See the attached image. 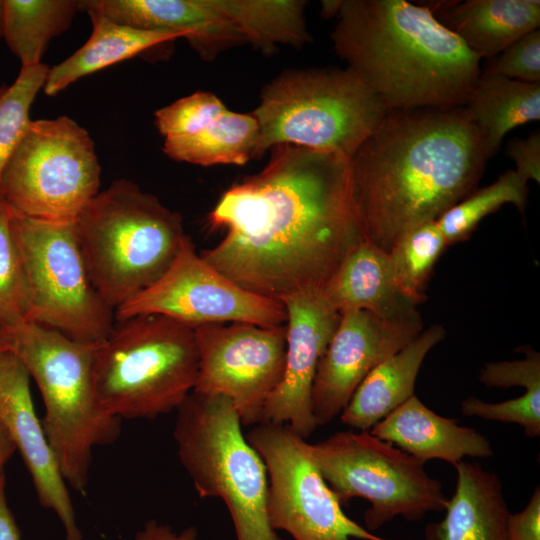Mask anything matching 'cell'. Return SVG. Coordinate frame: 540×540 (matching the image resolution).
Here are the masks:
<instances>
[{
	"label": "cell",
	"instance_id": "9a60e30c",
	"mask_svg": "<svg viewBox=\"0 0 540 540\" xmlns=\"http://www.w3.org/2000/svg\"><path fill=\"white\" fill-rule=\"evenodd\" d=\"M422 330L419 313L398 320L364 310L341 314L313 383L311 402L317 426L341 414L363 379Z\"/></svg>",
	"mask_w": 540,
	"mask_h": 540
},
{
	"label": "cell",
	"instance_id": "7bdbcfd3",
	"mask_svg": "<svg viewBox=\"0 0 540 540\" xmlns=\"http://www.w3.org/2000/svg\"><path fill=\"white\" fill-rule=\"evenodd\" d=\"M3 351H7V348L4 345V343L0 340V353L3 352Z\"/></svg>",
	"mask_w": 540,
	"mask_h": 540
},
{
	"label": "cell",
	"instance_id": "8fae6325",
	"mask_svg": "<svg viewBox=\"0 0 540 540\" xmlns=\"http://www.w3.org/2000/svg\"><path fill=\"white\" fill-rule=\"evenodd\" d=\"M10 228L30 291L28 322L83 343L104 340L114 310L91 280L75 223L43 222L11 211Z\"/></svg>",
	"mask_w": 540,
	"mask_h": 540
},
{
	"label": "cell",
	"instance_id": "9c48e42d",
	"mask_svg": "<svg viewBox=\"0 0 540 540\" xmlns=\"http://www.w3.org/2000/svg\"><path fill=\"white\" fill-rule=\"evenodd\" d=\"M89 133L68 116L31 120L0 175V198L33 220L73 224L99 193Z\"/></svg>",
	"mask_w": 540,
	"mask_h": 540
},
{
	"label": "cell",
	"instance_id": "8d00e7d4",
	"mask_svg": "<svg viewBox=\"0 0 540 540\" xmlns=\"http://www.w3.org/2000/svg\"><path fill=\"white\" fill-rule=\"evenodd\" d=\"M507 540H540V488L536 486L526 507L509 515Z\"/></svg>",
	"mask_w": 540,
	"mask_h": 540
},
{
	"label": "cell",
	"instance_id": "f35d334b",
	"mask_svg": "<svg viewBox=\"0 0 540 540\" xmlns=\"http://www.w3.org/2000/svg\"><path fill=\"white\" fill-rule=\"evenodd\" d=\"M0 540H21V533L6 499V476L0 469Z\"/></svg>",
	"mask_w": 540,
	"mask_h": 540
},
{
	"label": "cell",
	"instance_id": "4316f807",
	"mask_svg": "<svg viewBox=\"0 0 540 540\" xmlns=\"http://www.w3.org/2000/svg\"><path fill=\"white\" fill-rule=\"evenodd\" d=\"M235 27L244 42L263 52L278 44L301 46L310 42L300 0H211Z\"/></svg>",
	"mask_w": 540,
	"mask_h": 540
},
{
	"label": "cell",
	"instance_id": "30bf717a",
	"mask_svg": "<svg viewBox=\"0 0 540 540\" xmlns=\"http://www.w3.org/2000/svg\"><path fill=\"white\" fill-rule=\"evenodd\" d=\"M310 451L341 505L356 497L370 502L364 513L370 532L397 516L419 521L446 507L442 485L425 463L369 431H339L310 444Z\"/></svg>",
	"mask_w": 540,
	"mask_h": 540
},
{
	"label": "cell",
	"instance_id": "f546056e",
	"mask_svg": "<svg viewBox=\"0 0 540 540\" xmlns=\"http://www.w3.org/2000/svg\"><path fill=\"white\" fill-rule=\"evenodd\" d=\"M527 183L514 170H508L489 186L473 191L445 211L436 221L447 245L469 237L484 217L506 203L515 205L523 213Z\"/></svg>",
	"mask_w": 540,
	"mask_h": 540
},
{
	"label": "cell",
	"instance_id": "e0dca14e",
	"mask_svg": "<svg viewBox=\"0 0 540 540\" xmlns=\"http://www.w3.org/2000/svg\"><path fill=\"white\" fill-rule=\"evenodd\" d=\"M155 125L173 160L212 166L244 165L254 158L255 117L228 109L211 92L198 91L157 110Z\"/></svg>",
	"mask_w": 540,
	"mask_h": 540
},
{
	"label": "cell",
	"instance_id": "d6986e66",
	"mask_svg": "<svg viewBox=\"0 0 540 540\" xmlns=\"http://www.w3.org/2000/svg\"><path fill=\"white\" fill-rule=\"evenodd\" d=\"M78 7L88 15L134 28L184 32L205 60L244 42L211 0H80Z\"/></svg>",
	"mask_w": 540,
	"mask_h": 540
},
{
	"label": "cell",
	"instance_id": "603a6c76",
	"mask_svg": "<svg viewBox=\"0 0 540 540\" xmlns=\"http://www.w3.org/2000/svg\"><path fill=\"white\" fill-rule=\"evenodd\" d=\"M445 334L441 325H431L401 350L379 363L359 384L340 414L342 423L353 429L368 431L415 395V383L422 362Z\"/></svg>",
	"mask_w": 540,
	"mask_h": 540
},
{
	"label": "cell",
	"instance_id": "ba28073f",
	"mask_svg": "<svg viewBox=\"0 0 540 540\" xmlns=\"http://www.w3.org/2000/svg\"><path fill=\"white\" fill-rule=\"evenodd\" d=\"M176 411L178 457L198 495L225 503L237 540H282L268 519L265 465L231 400L192 391Z\"/></svg>",
	"mask_w": 540,
	"mask_h": 540
},
{
	"label": "cell",
	"instance_id": "3957f363",
	"mask_svg": "<svg viewBox=\"0 0 540 540\" xmlns=\"http://www.w3.org/2000/svg\"><path fill=\"white\" fill-rule=\"evenodd\" d=\"M336 15V53L387 111L464 106L481 58L428 5L340 0Z\"/></svg>",
	"mask_w": 540,
	"mask_h": 540
},
{
	"label": "cell",
	"instance_id": "7c38bea8",
	"mask_svg": "<svg viewBox=\"0 0 540 540\" xmlns=\"http://www.w3.org/2000/svg\"><path fill=\"white\" fill-rule=\"evenodd\" d=\"M245 436L266 468L267 514L275 531H286L294 540H388L344 513L310 444L289 425L262 422Z\"/></svg>",
	"mask_w": 540,
	"mask_h": 540
},
{
	"label": "cell",
	"instance_id": "7402d4cb",
	"mask_svg": "<svg viewBox=\"0 0 540 540\" xmlns=\"http://www.w3.org/2000/svg\"><path fill=\"white\" fill-rule=\"evenodd\" d=\"M456 487L441 522L430 523L426 540H507L508 510L498 476L476 462L455 466Z\"/></svg>",
	"mask_w": 540,
	"mask_h": 540
},
{
	"label": "cell",
	"instance_id": "d590c367",
	"mask_svg": "<svg viewBox=\"0 0 540 540\" xmlns=\"http://www.w3.org/2000/svg\"><path fill=\"white\" fill-rule=\"evenodd\" d=\"M506 155L516 168L514 171L526 182H540V133L535 131L526 138H514L506 146Z\"/></svg>",
	"mask_w": 540,
	"mask_h": 540
},
{
	"label": "cell",
	"instance_id": "74e56055",
	"mask_svg": "<svg viewBox=\"0 0 540 540\" xmlns=\"http://www.w3.org/2000/svg\"><path fill=\"white\" fill-rule=\"evenodd\" d=\"M133 540H198V531L195 527L190 526L176 532L169 525L152 519L144 524L143 528L135 534Z\"/></svg>",
	"mask_w": 540,
	"mask_h": 540
},
{
	"label": "cell",
	"instance_id": "ffe728a7",
	"mask_svg": "<svg viewBox=\"0 0 540 540\" xmlns=\"http://www.w3.org/2000/svg\"><path fill=\"white\" fill-rule=\"evenodd\" d=\"M423 463L440 459L453 466L464 457L493 455L489 440L475 429L429 409L413 395L369 431Z\"/></svg>",
	"mask_w": 540,
	"mask_h": 540
},
{
	"label": "cell",
	"instance_id": "44dd1931",
	"mask_svg": "<svg viewBox=\"0 0 540 540\" xmlns=\"http://www.w3.org/2000/svg\"><path fill=\"white\" fill-rule=\"evenodd\" d=\"M321 293L340 315L364 310L398 320L418 313L399 290L388 253L367 241L343 260Z\"/></svg>",
	"mask_w": 540,
	"mask_h": 540
},
{
	"label": "cell",
	"instance_id": "836d02e7",
	"mask_svg": "<svg viewBox=\"0 0 540 540\" xmlns=\"http://www.w3.org/2000/svg\"><path fill=\"white\" fill-rule=\"evenodd\" d=\"M490 59L481 74L540 83V30L525 34Z\"/></svg>",
	"mask_w": 540,
	"mask_h": 540
},
{
	"label": "cell",
	"instance_id": "277c9868",
	"mask_svg": "<svg viewBox=\"0 0 540 540\" xmlns=\"http://www.w3.org/2000/svg\"><path fill=\"white\" fill-rule=\"evenodd\" d=\"M0 340L36 382L45 407L42 426L61 475L83 493L93 449L115 442L121 432V419L106 413L94 395L98 343L75 341L33 322L1 331Z\"/></svg>",
	"mask_w": 540,
	"mask_h": 540
},
{
	"label": "cell",
	"instance_id": "ac0fdd59",
	"mask_svg": "<svg viewBox=\"0 0 540 540\" xmlns=\"http://www.w3.org/2000/svg\"><path fill=\"white\" fill-rule=\"evenodd\" d=\"M0 424L23 458L39 503L60 520L65 540H82L67 484L34 409L30 375L8 350L0 353Z\"/></svg>",
	"mask_w": 540,
	"mask_h": 540
},
{
	"label": "cell",
	"instance_id": "d4e9b609",
	"mask_svg": "<svg viewBox=\"0 0 540 540\" xmlns=\"http://www.w3.org/2000/svg\"><path fill=\"white\" fill-rule=\"evenodd\" d=\"M92 33L86 43L60 64L49 68L43 90L54 96L78 79L112 64L130 59L159 44L187 39V34L169 30H145L89 15Z\"/></svg>",
	"mask_w": 540,
	"mask_h": 540
},
{
	"label": "cell",
	"instance_id": "b9f144b4",
	"mask_svg": "<svg viewBox=\"0 0 540 540\" xmlns=\"http://www.w3.org/2000/svg\"><path fill=\"white\" fill-rule=\"evenodd\" d=\"M3 39V0H0V40Z\"/></svg>",
	"mask_w": 540,
	"mask_h": 540
},
{
	"label": "cell",
	"instance_id": "4dcf8cb0",
	"mask_svg": "<svg viewBox=\"0 0 540 540\" xmlns=\"http://www.w3.org/2000/svg\"><path fill=\"white\" fill-rule=\"evenodd\" d=\"M11 210L0 198V332L29 320L30 291L11 228Z\"/></svg>",
	"mask_w": 540,
	"mask_h": 540
},
{
	"label": "cell",
	"instance_id": "d6a6232c",
	"mask_svg": "<svg viewBox=\"0 0 540 540\" xmlns=\"http://www.w3.org/2000/svg\"><path fill=\"white\" fill-rule=\"evenodd\" d=\"M461 412L465 416L518 424L527 437L535 438L540 435V387L526 389L520 397L500 403L468 397L461 403Z\"/></svg>",
	"mask_w": 540,
	"mask_h": 540
},
{
	"label": "cell",
	"instance_id": "8992f818",
	"mask_svg": "<svg viewBox=\"0 0 540 540\" xmlns=\"http://www.w3.org/2000/svg\"><path fill=\"white\" fill-rule=\"evenodd\" d=\"M199 367L194 328L163 315L115 320L96 347L93 388L99 406L122 419H154L177 410Z\"/></svg>",
	"mask_w": 540,
	"mask_h": 540
},
{
	"label": "cell",
	"instance_id": "6da1fadb",
	"mask_svg": "<svg viewBox=\"0 0 540 540\" xmlns=\"http://www.w3.org/2000/svg\"><path fill=\"white\" fill-rule=\"evenodd\" d=\"M223 193L209 223L224 237L200 256L242 288L277 302L321 292L365 241L349 159L294 145Z\"/></svg>",
	"mask_w": 540,
	"mask_h": 540
},
{
	"label": "cell",
	"instance_id": "4fadbf2b",
	"mask_svg": "<svg viewBox=\"0 0 540 540\" xmlns=\"http://www.w3.org/2000/svg\"><path fill=\"white\" fill-rule=\"evenodd\" d=\"M138 315H163L192 327L236 322L272 328L286 323L282 303L224 276L196 253L189 236L161 277L114 311L115 320Z\"/></svg>",
	"mask_w": 540,
	"mask_h": 540
},
{
	"label": "cell",
	"instance_id": "e575fe53",
	"mask_svg": "<svg viewBox=\"0 0 540 540\" xmlns=\"http://www.w3.org/2000/svg\"><path fill=\"white\" fill-rule=\"evenodd\" d=\"M521 349L524 359L485 364L480 371V381L489 387H540V355L528 346Z\"/></svg>",
	"mask_w": 540,
	"mask_h": 540
},
{
	"label": "cell",
	"instance_id": "ab89813d",
	"mask_svg": "<svg viewBox=\"0 0 540 540\" xmlns=\"http://www.w3.org/2000/svg\"><path fill=\"white\" fill-rule=\"evenodd\" d=\"M15 451L16 447L9 432L0 424V469L4 468V465L13 456Z\"/></svg>",
	"mask_w": 540,
	"mask_h": 540
},
{
	"label": "cell",
	"instance_id": "cb8c5ba5",
	"mask_svg": "<svg viewBox=\"0 0 540 540\" xmlns=\"http://www.w3.org/2000/svg\"><path fill=\"white\" fill-rule=\"evenodd\" d=\"M428 6L480 58L496 56L540 25L538 0L440 1Z\"/></svg>",
	"mask_w": 540,
	"mask_h": 540
},
{
	"label": "cell",
	"instance_id": "1f68e13d",
	"mask_svg": "<svg viewBox=\"0 0 540 540\" xmlns=\"http://www.w3.org/2000/svg\"><path fill=\"white\" fill-rule=\"evenodd\" d=\"M49 67H21L15 81L0 86V175L30 123L32 103L43 88Z\"/></svg>",
	"mask_w": 540,
	"mask_h": 540
},
{
	"label": "cell",
	"instance_id": "2e32d148",
	"mask_svg": "<svg viewBox=\"0 0 540 540\" xmlns=\"http://www.w3.org/2000/svg\"><path fill=\"white\" fill-rule=\"evenodd\" d=\"M282 304L286 311L284 371L266 401L262 422L287 424L306 439L317 427L311 402L315 375L340 314L321 292L298 294Z\"/></svg>",
	"mask_w": 540,
	"mask_h": 540
},
{
	"label": "cell",
	"instance_id": "5b68a950",
	"mask_svg": "<svg viewBox=\"0 0 540 540\" xmlns=\"http://www.w3.org/2000/svg\"><path fill=\"white\" fill-rule=\"evenodd\" d=\"M75 228L91 280L114 311L161 277L187 236L180 213L127 179L99 191Z\"/></svg>",
	"mask_w": 540,
	"mask_h": 540
},
{
	"label": "cell",
	"instance_id": "83f0119b",
	"mask_svg": "<svg viewBox=\"0 0 540 540\" xmlns=\"http://www.w3.org/2000/svg\"><path fill=\"white\" fill-rule=\"evenodd\" d=\"M75 0H3V39L21 67L38 65L50 40L65 32Z\"/></svg>",
	"mask_w": 540,
	"mask_h": 540
},
{
	"label": "cell",
	"instance_id": "60d3db41",
	"mask_svg": "<svg viewBox=\"0 0 540 540\" xmlns=\"http://www.w3.org/2000/svg\"><path fill=\"white\" fill-rule=\"evenodd\" d=\"M339 6V1H322V12L326 17L336 15Z\"/></svg>",
	"mask_w": 540,
	"mask_h": 540
},
{
	"label": "cell",
	"instance_id": "484cf974",
	"mask_svg": "<svg viewBox=\"0 0 540 540\" xmlns=\"http://www.w3.org/2000/svg\"><path fill=\"white\" fill-rule=\"evenodd\" d=\"M463 107L490 158L499 151L510 130L540 119V83L480 74Z\"/></svg>",
	"mask_w": 540,
	"mask_h": 540
},
{
	"label": "cell",
	"instance_id": "52a82bcc",
	"mask_svg": "<svg viewBox=\"0 0 540 540\" xmlns=\"http://www.w3.org/2000/svg\"><path fill=\"white\" fill-rule=\"evenodd\" d=\"M388 111L348 68L289 70L268 84L252 115L254 158L279 145L350 159Z\"/></svg>",
	"mask_w": 540,
	"mask_h": 540
},
{
	"label": "cell",
	"instance_id": "5bb4252c",
	"mask_svg": "<svg viewBox=\"0 0 540 540\" xmlns=\"http://www.w3.org/2000/svg\"><path fill=\"white\" fill-rule=\"evenodd\" d=\"M194 328L199 367L193 392L231 400L241 424L257 425L285 365L286 325L212 323Z\"/></svg>",
	"mask_w": 540,
	"mask_h": 540
},
{
	"label": "cell",
	"instance_id": "f1b7e54d",
	"mask_svg": "<svg viewBox=\"0 0 540 540\" xmlns=\"http://www.w3.org/2000/svg\"><path fill=\"white\" fill-rule=\"evenodd\" d=\"M446 246L434 220L404 233L388 252L396 284L414 305L424 301L426 283Z\"/></svg>",
	"mask_w": 540,
	"mask_h": 540
},
{
	"label": "cell",
	"instance_id": "7a4b0ae2",
	"mask_svg": "<svg viewBox=\"0 0 540 540\" xmlns=\"http://www.w3.org/2000/svg\"><path fill=\"white\" fill-rule=\"evenodd\" d=\"M487 159L463 106L388 111L349 159L365 241L388 253L404 233L470 195Z\"/></svg>",
	"mask_w": 540,
	"mask_h": 540
}]
</instances>
